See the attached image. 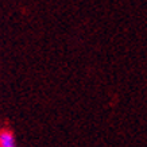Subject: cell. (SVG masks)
<instances>
[{
  "instance_id": "cell-1",
  "label": "cell",
  "mask_w": 147,
  "mask_h": 147,
  "mask_svg": "<svg viewBox=\"0 0 147 147\" xmlns=\"http://www.w3.org/2000/svg\"><path fill=\"white\" fill-rule=\"evenodd\" d=\"M0 147H16L15 136L9 129H0Z\"/></svg>"
}]
</instances>
